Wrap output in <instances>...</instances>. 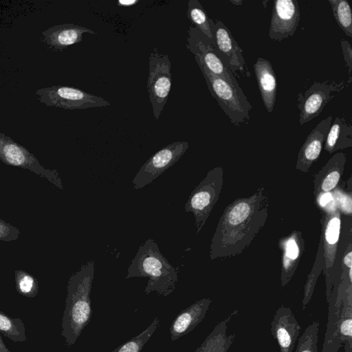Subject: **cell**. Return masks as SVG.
I'll use <instances>...</instances> for the list:
<instances>
[{"label": "cell", "mask_w": 352, "mask_h": 352, "mask_svg": "<svg viewBox=\"0 0 352 352\" xmlns=\"http://www.w3.org/2000/svg\"><path fill=\"white\" fill-rule=\"evenodd\" d=\"M187 41L188 50L211 73L236 87H239L235 76L223 61L212 41L193 25H190L188 30Z\"/></svg>", "instance_id": "cell-6"}, {"label": "cell", "mask_w": 352, "mask_h": 352, "mask_svg": "<svg viewBox=\"0 0 352 352\" xmlns=\"http://www.w3.org/2000/svg\"><path fill=\"white\" fill-rule=\"evenodd\" d=\"M209 22L214 47L226 66L235 77L239 73L250 77L243 50L227 26L221 21L214 22L210 19Z\"/></svg>", "instance_id": "cell-9"}, {"label": "cell", "mask_w": 352, "mask_h": 352, "mask_svg": "<svg viewBox=\"0 0 352 352\" xmlns=\"http://www.w3.org/2000/svg\"><path fill=\"white\" fill-rule=\"evenodd\" d=\"M351 140L352 126L344 118H336L326 137V148L331 151L338 147L349 146Z\"/></svg>", "instance_id": "cell-18"}, {"label": "cell", "mask_w": 352, "mask_h": 352, "mask_svg": "<svg viewBox=\"0 0 352 352\" xmlns=\"http://www.w3.org/2000/svg\"><path fill=\"white\" fill-rule=\"evenodd\" d=\"M352 253L349 252L344 257V264L348 266L349 268L352 267Z\"/></svg>", "instance_id": "cell-35"}, {"label": "cell", "mask_w": 352, "mask_h": 352, "mask_svg": "<svg viewBox=\"0 0 352 352\" xmlns=\"http://www.w3.org/2000/svg\"><path fill=\"white\" fill-rule=\"evenodd\" d=\"M298 254V248L296 241L291 239L287 241V255L292 259L297 258Z\"/></svg>", "instance_id": "cell-31"}, {"label": "cell", "mask_w": 352, "mask_h": 352, "mask_svg": "<svg viewBox=\"0 0 352 352\" xmlns=\"http://www.w3.org/2000/svg\"><path fill=\"white\" fill-rule=\"evenodd\" d=\"M336 21L344 33L352 38L351 8L346 0H328Z\"/></svg>", "instance_id": "cell-21"}, {"label": "cell", "mask_w": 352, "mask_h": 352, "mask_svg": "<svg viewBox=\"0 0 352 352\" xmlns=\"http://www.w3.org/2000/svg\"><path fill=\"white\" fill-rule=\"evenodd\" d=\"M253 68L263 104L267 111L271 113L276 98L277 82L275 72L271 63L261 57L256 59Z\"/></svg>", "instance_id": "cell-15"}, {"label": "cell", "mask_w": 352, "mask_h": 352, "mask_svg": "<svg viewBox=\"0 0 352 352\" xmlns=\"http://www.w3.org/2000/svg\"><path fill=\"white\" fill-rule=\"evenodd\" d=\"M320 322L315 320L304 330L298 339L295 352H318Z\"/></svg>", "instance_id": "cell-24"}, {"label": "cell", "mask_w": 352, "mask_h": 352, "mask_svg": "<svg viewBox=\"0 0 352 352\" xmlns=\"http://www.w3.org/2000/svg\"><path fill=\"white\" fill-rule=\"evenodd\" d=\"M127 272L126 278H148L144 289L146 294L155 292L166 297L175 290L178 281L177 271L160 252L153 239H147L139 247Z\"/></svg>", "instance_id": "cell-2"}, {"label": "cell", "mask_w": 352, "mask_h": 352, "mask_svg": "<svg viewBox=\"0 0 352 352\" xmlns=\"http://www.w3.org/2000/svg\"><path fill=\"white\" fill-rule=\"evenodd\" d=\"M19 233L17 228L0 219V240L4 241L16 240Z\"/></svg>", "instance_id": "cell-27"}, {"label": "cell", "mask_w": 352, "mask_h": 352, "mask_svg": "<svg viewBox=\"0 0 352 352\" xmlns=\"http://www.w3.org/2000/svg\"><path fill=\"white\" fill-rule=\"evenodd\" d=\"M96 33L83 26L65 23L52 26L43 32L45 43L54 50H62L82 41V34Z\"/></svg>", "instance_id": "cell-14"}, {"label": "cell", "mask_w": 352, "mask_h": 352, "mask_svg": "<svg viewBox=\"0 0 352 352\" xmlns=\"http://www.w3.org/2000/svg\"><path fill=\"white\" fill-rule=\"evenodd\" d=\"M160 320L155 318L152 323L139 335L117 347L111 352H140L159 327Z\"/></svg>", "instance_id": "cell-23"}, {"label": "cell", "mask_w": 352, "mask_h": 352, "mask_svg": "<svg viewBox=\"0 0 352 352\" xmlns=\"http://www.w3.org/2000/svg\"><path fill=\"white\" fill-rule=\"evenodd\" d=\"M340 179V173L336 171L331 173L327 176L322 182V188L324 192L332 190L338 184Z\"/></svg>", "instance_id": "cell-30"}, {"label": "cell", "mask_w": 352, "mask_h": 352, "mask_svg": "<svg viewBox=\"0 0 352 352\" xmlns=\"http://www.w3.org/2000/svg\"><path fill=\"white\" fill-rule=\"evenodd\" d=\"M332 195L327 192L321 196L320 199V204L322 206H325L329 201H332Z\"/></svg>", "instance_id": "cell-34"}, {"label": "cell", "mask_w": 352, "mask_h": 352, "mask_svg": "<svg viewBox=\"0 0 352 352\" xmlns=\"http://www.w3.org/2000/svg\"><path fill=\"white\" fill-rule=\"evenodd\" d=\"M94 274V261H88L68 281L61 322V336L68 347L76 342L91 320L92 309L90 294Z\"/></svg>", "instance_id": "cell-1"}, {"label": "cell", "mask_w": 352, "mask_h": 352, "mask_svg": "<svg viewBox=\"0 0 352 352\" xmlns=\"http://www.w3.org/2000/svg\"><path fill=\"white\" fill-rule=\"evenodd\" d=\"M345 87L344 82H316L305 91L298 94L297 107L300 110L299 123L302 125L318 116L327 103Z\"/></svg>", "instance_id": "cell-8"}, {"label": "cell", "mask_w": 352, "mask_h": 352, "mask_svg": "<svg viewBox=\"0 0 352 352\" xmlns=\"http://www.w3.org/2000/svg\"><path fill=\"white\" fill-rule=\"evenodd\" d=\"M301 327L292 311L281 305L275 311L271 322V333L278 344L280 352H292Z\"/></svg>", "instance_id": "cell-12"}, {"label": "cell", "mask_w": 352, "mask_h": 352, "mask_svg": "<svg viewBox=\"0 0 352 352\" xmlns=\"http://www.w3.org/2000/svg\"><path fill=\"white\" fill-rule=\"evenodd\" d=\"M340 220L338 217L331 219L327 226L325 237L330 244L336 243L339 238Z\"/></svg>", "instance_id": "cell-28"}, {"label": "cell", "mask_w": 352, "mask_h": 352, "mask_svg": "<svg viewBox=\"0 0 352 352\" xmlns=\"http://www.w3.org/2000/svg\"><path fill=\"white\" fill-rule=\"evenodd\" d=\"M237 313L238 310H234L219 322L195 352H228L235 339L234 333H227L228 327Z\"/></svg>", "instance_id": "cell-16"}, {"label": "cell", "mask_w": 352, "mask_h": 352, "mask_svg": "<svg viewBox=\"0 0 352 352\" xmlns=\"http://www.w3.org/2000/svg\"><path fill=\"white\" fill-rule=\"evenodd\" d=\"M332 116H329L321 120L311 131L302 148V157L308 161L316 160L320 153L322 144L332 122Z\"/></svg>", "instance_id": "cell-17"}, {"label": "cell", "mask_w": 352, "mask_h": 352, "mask_svg": "<svg viewBox=\"0 0 352 352\" xmlns=\"http://www.w3.org/2000/svg\"><path fill=\"white\" fill-rule=\"evenodd\" d=\"M16 289L17 292L28 298H34L38 292L37 280L23 270L15 271Z\"/></svg>", "instance_id": "cell-25"}, {"label": "cell", "mask_w": 352, "mask_h": 352, "mask_svg": "<svg viewBox=\"0 0 352 352\" xmlns=\"http://www.w3.org/2000/svg\"><path fill=\"white\" fill-rule=\"evenodd\" d=\"M250 207L245 203H239L230 211L228 221L231 225H238L242 223L249 215Z\"/></svg>", "instance_id": "cell-26"}, {"label": "cell", "mask_w": 352, "mask_h": 352, "mask_svg": "<svg viewBox=\"0 0 352 352\" xmlns=\"http://www.w3.org/2000/svg\"><path fill=\"white\" fill-rule=\"evenodd\" d=\"M187 142L177 141L154 153L139 169L133 179V188L138 190L151 184L174 165L188 148Z\"/></svg>", "instance_id": "cell-7"}, {"label": "cell", "mask_w": 352, "mask_h": 352, "mask_svg": "<svg viewBox=\"0 0 352 352\" xmlns=\"http://www.w3.org/2000/svg\"><path fill=\"white\" fill-rule=\"evenodd\" d=\"M340 45L345 65L348 69L349 80L346 82L350 84L352 81V48L349 42L344 39L340 41Z\"/></svg>", "instance_id": "cell-29"}, {"label": "cell", "mask_w": 352, "mask_h": 352, "mask_svg": "<svg viewBox=\"0 0 352 352\" xmlns=\"http://www.w3.org/2000/svg\"><path fill=\"white\" fill-rule=\"evenodd\" d=\"M188 19L191 21L192 25L197 28L214 44V40L210 26V18L201 4L197 0H189L188 2V10L186 12Z\"/></svg>", "instance_id": "cell-20"}, {"label": "cell", "mask_w": 352, "mask_h": 352, "mask_svg": "<svg viewBox=\"0 0 352 352\" xmlns=\"http://www.w3.org/2000/svg\"><path fill=\"white\" fill-rule=\"evenodd\" d=\"M351 298L342 300L338 322V337L345 352H352Z\"/></svg>", "instance_id": "cell-19"}, {"label": "cell", "mask_w": 352, "mask_h": 352, "mask_svg": "<svg viewBox=\"0 0 352 352\" xmlns=\"http://www.w3.org/2000/svg\"><path fill=\"white\" fill-rule=\"evenodd\" d=\"M36 95L41 103L65 109H85L110 105V102L102 97L68 86L42 88L36 91Z\"/></svg>", "instance_id": "cell-5"}, {"label": "cell", "mask_w": 352, "mask_h": 352, "mask_svg": "<svg viewBox=\"0 0 352 352\" xmlns=\"http://www.w3.org/2000/svg\"><path fill=\"white\" fill-rule=\"evenodd\" d=\"M211 300L202 298L183 310L173 321L170 327L172 341L192 331L205 318Z\"/></svg>", "instance_id": "cell-13"}, {"label": "cell", "mask_w": 352, "mask_h": 352, "mask_svg": "<svg viewBox=\"0 0 352 352\" xmlns=\"http://www.w3.org/2000/svg\"><path fill=\"white\" fill-rule=\"evenodd\" d=\"M0 352H11L4 344L0 334Z\"/></svg>", "instance_id": "cell-36"}, {"label": "cell", "mask_w": 352, "mask_h": 352, "mask_svg": "<svg viewBox=\"0 0 352 352\" xmlns=\"http://www.w3.org/2000/svg\"><path fill=\"white\" fill-rule=\"evenodd\" d=\"M204 77L208 90L234 126L248 123L252 109L242 89L211 73L199 60L195 58Z\"/></svg>", "instance_id": "cell-3"}, {"label": "cell", "mask_w": 352, "mask_h": 352, "mask_svg": "<svg viewBox=\"0 0 352 352\" xmlns=\"http://www.w3.org/2000/svg\"><path fill=\"white\" fill-rule=\"evenodd\" d=\"M340 203L342 208L348 212L351 211V200L349 197L342 196L340 197Z\"/></svg>", "instance_id": "cell-32"}, {"label": "cell", "mask_w": 352, "mask_h": 352, "mask_svg": "<svg viewBox=\"0 0 352 352\" xmlns=\"http://www.w3.org/2000/svg\"><path fill=\"white\" fill-rule=\"evenodd\" d=\"M300 18L298 1L274 0L269 28L270 38L280 41L292 36L298 28Z\"/></svg>", "instance_id": "cell-11"}, {"label": "cell", "mask_w": 352, "mask_h": 352, "mask_svg": "<svg viewBox=\"0 0 352 352\" xmlns=\"http://www.w3.org/2000/svg\"><path fill=\"white\" fill-rule=\"evenodd\" d=\"M267 3H268V1H262V3L263 5V7H265V8L267 7V5H266Z\"/></svg>", "instance_id": "cell-38"}, {"label": "cell", "mask_w": 352, "mask_h": 352, "mask_svg": "<svg viewBox=\"0 0 352 352\" xmlns=\"http://www.w3.org/2000/svg\"><path fill=\"white\" fill-rule=\"evenodd\" d=\"M230 1L234 6H241L242 4V1L241 0H230Z\"/></svg>", "instance_id": "cell-37"}, {"label": "cell", "mask_w": 352, "mask_h": 352, "mask_svg": "<svg viewBox=\"0 0 352 352\" xmlns=\"http://www.w3.org/2000/svg\"><path fill=\"white\" fill-rule=\"evenodd\" d=\"M0 159L6 164L29 169L63 188L56 170L44 168L25 147L2 135H0Z\"/></svg>", "instance_id": "cell-10"}, {"label": "cell", "mask_w": 352, "mask_h": 352, "mask_svg": "<svg viewBox=\"0 0 352 352\" xmlns=\"http://www.w3.org/2000/svg\"><path fill=\"white\" fill-rule=\"evenodd\" d=\"M147 91L156 120H159L172 86L171 64L168 56L155 48L148 58Z\"/></svg>", "instance_id": "cell-4"}, {"label": "cell", "mask_w": 352, "mask_h": 352, "mask_svg": "<svg viewBox=\"0 0 352 352\" xmlns=\"http://www.w3.org/2000/svg\"><path fill=\"white\" fill-rule=\"evenodd\" d=\"M0 333L14 342L27 340L25 328L20 318H12L0 311Z\"/></svg>", "instance_id": "cell-22"}, {"label": "cell", "mask_w": 352, "mask_h": 352, "mask_svg": "<svg viewBox=\"0 0 352 352\" xmlns=\"http://www.w3.org/2000/svg\"><path fill=\"white\" fill-rule=\"evenodd\" d=\"M139 3V0H119L117 3L118 6L130 7Z\"/></svg>", "instance_id": "cell-33"}]
</instances>
